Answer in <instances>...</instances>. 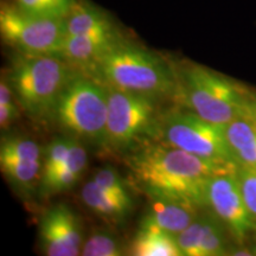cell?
I'll list each match as a JSON object with an SVG mask.
<instances>
[{"label": "cell", "instance_id": "44dd1931", "mask_svg": "<svg viewBox=\"0 0 256 256\" xmlns=\"http://www.w3.org/2000/svg\"><path fill=\"white\" fill-rule=\"evenodd\" d=\"M83 256H122L124 249L122 242L108 230H98L83 243Z\"/></svg>", "mask_w": 256, "mask_h": 256}, {"label": "cell", "instance_id": "8992f818", "mask_svg": "<svg viewBox=\"0 0 256 256\" xmlns=\"http://www.w3.org/2000/svg\"><path fill=\"white\" fill-rule=\"evenodd\" d=\"M154 136L165 145L202 158L235 162L226 126L210 122L192 112L171 110L160 115Z\"/></svg>", "mask_w": 256, "mask_h": 256}, {"label": "cell", "instance_id": "d4e9b609", "mask_svg": "<svg viewBox=\"0 0 256 256\" xmlns=\"http://www.w3.org/2000/svg\"><path fill=\"white\" fill-rule=\"evenodd\" d=\"M14 94L8 81L4 78L0 82V127L8 130L10 124L17 119L19 110L14 102Z\"/></svg>", "mask_w": 256, "mask_h": 256}, {"label": "cell", "instance_id": "d6986e66", "mask_svg": "<svg viewBox=\"0 0 256 256\" xmlns=\"http://www.w3.org/2000/svg\"><path fill=\"white\" fill-rule=\"evenodd\" d=\"M200 226V256H222L228 254V240H226L224 224L214 215H200L197 217Z\"/></svg>", "mask_w": 256, "mask_h": 256}, {"label": "cell", "instance_id": "83f0119b", "mask_svg": "<svg viewBox=\"0 0 256 256\" xmlns=\"http://www.w3.org/2000/svg\"><path fill=\"white\" fill-rule=\"evenodd\" d=\"M252 232H255V234H256V222L254 224V230H252Z\"/></svg>", "mask_w": 256, "mask_h": 256}, {"label": "cell", "instance_id": "ac0fdd59", "mask_svg": "<svg viewBox=\"0 0 256 256\" xmlns=\"http://www.w3.org/2000/svg\"><path fill=\"white\" fill-rule=\"evenodd\" d=\"M136 256H183L177 238L151 226H140L130 247Z\"/></svg>", "mask_w": 256, "mask_h": 256}, {"label": "cell", "instance_id": "3957f363", "mask_svg": "<svg viewBox=\"0 0 256 256\" xmlns=\"http://www.w3.org/2000/svg\"><path fill=\"white\" fill-rule=\"evenodd\" d=\"M177 80L176 95L198 116L223 126L248 118L255 96L238 82L198 64L185 66Z\"/></svg>", "mask_w": 256, "mask_h": 256}, {"label": "cell", "instance_id": "9a60e30c", "mask_svg": "<svg viewBox=\"0 0 256 256\" xmlns=\"http://www.w3.org/2000/svg\"><path fill=\"white\" fill-rule=\"evenodd\" d=\"M64 20H66V34H98L120 32L110 14L86 0H78Z\"/></svg>", "mask_w": 256, "mask_h": 256}, {"label": "cell", "instance_id": "7402d4cb", "mask_svg": "<svg viewBox=\"0 0 256 256\" xmlns=\"http://www.w3.org/2000/svg\"><path fill=\"white\" fill-rule=\"evenodd\" d=\"M72 142V136H58L46 147L40 180L50 177L62 165L63 160L69 153Z\"/></svg>", "mask_w": 256, "mask_h": 256}, {"label": "cell", "instance_id": "4fadbf2b", "mask_svg": "<svg viewBox=\"0 0 256 256\" xmlns=\"http://www.w3.org/2000/svg\"><path fill=\"white\" fill-rule=\"evenodd\" d=\"M198 206L170 198H150L140 226H151L177 236L197 218Z\"/></svg>", "mask_w": 256, "mask_h": 256}, {"label": "cell", "instance_id": "4316f807", "mask_svg": "<svg viewBox=\"0 0 256 256\" xmlns=\"http://www.w3.org/2000/svg\"><path fill=\"white\" fill-rule=\"evenodd\" d=\"M2 2H4V0H2ZM14 0H5V2H14Z\"/></svg>", "mask_w": 256, "mask_h": 256}, {"label": "cell", "instance_id": "484cf974", "mask_svg": "<svg viewBox=\"0 0 256 256\" xmlns=\"http://www.w3.org/2000/svg\"><path fill=\"white\" fill-rule=\"evenodd\" d=\"M248 119H250L252 122L256 124V98H254V100H252V104L250 106V110H249Z\"/></svg>", "mask_w": 256, "mask_h": 256}, {"label": "cell", "instance_id": "603a6c76", "mask_svg": "<svg viewBox=\"0 0 256 256\" xmlns=\"http://www.w3.org/2000/svg\"><path fill=\"white\" fill-rule=\"evenodd\" d=\"M92 180L96 184L100 185L101 188H104V190L116 194V196L122 198V200L133 202V197L130 194V191H128L126 182L119 174V172L114 168H112V166H106V168L98 170L95 172Z\"/></svg>", "mask_w": 256, "mask_h": 256}, {"label": "cell", "instance_id": "30bf717a", "mask_svg": "<svg viewBox=\"0 0 256 256\" xmlns=\"http://www.w3.org/2000/svg\"><path fill=\"white\" fill-rule=\"evenodd\" d=\"M42 168L40 147L25 136H4L0 144V168L14 190L24 197L40 188Z\"/></svg>", "mask_w": 256, "mask_h": 256}, {"label": "cell", "instance_id": "e0dca14e", "mask_svg": "<svg viewBox=\"0 0 256 256\" xmlns=\"http://www.w3.org/2000/svg\"><path fill=\"white\" fill-rule=\"evenodd\" d=\"M226 134L238 165L256 168V124L248 118H238L226 124Z\"/></svg>", "mask_w": 256, "mask_h": 256}, {"label": "cell", "instance_id": "6da1fadb", "mask_svg": "<svg viewBox=\"0 0 256 256\" xmlns=\"http://www.w3.org/2000/svg\"><path fill=\"white\" fill-rule=\"evenodd\" d=\"M130 180L150 198H170L206 206L208 182L215 176L236 174L235 162L208 159L159 144L133 150L124 156Z\"/></svg>", "mask_w": 256, "mask_h": 256}, {"label": "cell", "instance_id": "9c48e42d", "mask_svg": "<svg viewBox=\"0 0 256 256\" xmlns=\"http://www.w3.org/2000/svg\"><path fill=\"white\" fill-rule=\"evenodd\" d=\"M206 206L238 243L244 241L248 234L254 230L255 220L243 200L236 174L215 176L208 182Z\"/></svg>", "mask_w": 256, "mask_h": 256}, {"label": "cell", "instance_id": "52a82bcc", "mask_svg": "<svg viewBox=\"0 0 256 256\" xmlns=\"http://www.w3.org/2000/svg\"><path fill=\"white\" fill-rule=\"evenodd\" d=\"M107 88V145L127 151L144 136H154L160 118L156 98Z\"/></svg>", "mask_w": 256, "mask_h": 256}, {"label": "cell", "instance_id": "7a4b0ae2", "mask_svg": "<svg viewBox=\"0 0 256 256\" xmlns=\"http://www.w3.org/2000/svg\"><path fill=\"white\" fill-rule=\"evenodd\" d=\"M107 87L151 96L176 95L178 80L164 58L124 37L92 72Z\"/></svg>", "mask_w": 256, "mask_h": 256}, {"label": "cell", "instance_id": "2e32d148", "mask_svg": "<svg viewBox=\"0 0 256 256\" xmlns=\"http://www.w3.org/2000/svg\"><path fill=\"white\" fill-rule=\"evenodd\" d=\"M81 197L88 209L110 222H124L132 214L134 208V202L122 200L116 194L104 190L92 179L83 186Z\"/></svg>", "mask_w": 256, "mask_h": 256}, {"label": "cell", "instance_id": "7c38bea8", "mask_svg": "<svg viewBox=\"0 0 256 256\" xmlns=\"http://www.w3.org/2000/svg\"><path fill=\"white\" fill-rule=\"evenodd\" d=\"M124 38L121 32L98 34H66L60 57L74 69L89 75L94 72L100 60L118 42Z\"/></svg>", "mask_w": 256, "mask_h": 256}, {"label": "cell", "instance_id": "5bb4252c", "mask_svg": "<svg viewBox=\"0 0 256 256\" xmlns=\"http://www.w3.org/2000/svg\"><path fill=\"white\" fill-rule=\"evenodd\" d=\"M87 162L88 156L84 147L81 145L80 140L72 138L69 153L63 160L62 165L50 177L40 180L38 194L42 197H46L70 190L81 178L87 168Z\"/></svg>", "mask_w": 256, "mask_h": 256}, {"label": "cell", "instance_id": "ffe728a7", "mask_svg": "<svg viewBox=\"0 0 256 256\" xmlns=\"http://www.w3.org/2000/svg\"><path fill=\"white\" fill-rule=\"evenodd\" d=\"M78 0H14V4L28 14L66 18Z\"/></svg>", "mask_w": 256, "mask_h": 256}, {"label": "cell", "instance_id": "8fae6325", "mask_svg": "<svg viewBox=\"0 0 256 256\" xmlns=\"http://www.w3.org/2000/svg\"><path fill=\"white\" fill-rule=\"evenodd\" d=\"M42 252L48 256H76L83 246L82 223L66 204L60 203L43 214L40 220Z\"/></svg>", "mask_w": 256, "mask_h": 256}, {"label": "cell", "instance_id": "cb8c5ba5", "mask_svg": "<svg viewBox=\"0 0 256 256\" xmlns=\"http://www.w3.org/2000/svg\"><path fill=\"white\" fill-rule=\"evenodd\" d=\"M236 176L246 206L256 222V168L238 166Z\"/></svg>", "mask_w": 256, "mask_h": 256}, {"label": "cell", "instance_id": "ba28073f", "mask_svg": "<svg viewBox=\"0 0 256 256\" xmlns=\"http://www.w3.org/2000/svg\"><path fill=\"white\" fill-rule=\"evenodd\" d=\"M0 34L17 52L60 56L66 37L64 18L28 14L14 2H2Z\"/></svg>", "mask_w": 256, "mask_h": 256}, {"label": "cell", "instance_id": "5b68a950", "mask_svg": "<svg viewBox=\"0 0 256 256\" xmlns=\"http://www.w3.org/2000/svg\"><path fill=\"white\" fill-rule=\"evenodd\" d=\"M76 72L60 56L17 52L8 81L25 113L32 118H46Z\"/></svg>", "mask_w": 256, "mask_h": 256}, {"label": "cell", "instance_id": "277c9868", "mask_svg": "<svg viewBox=\"0 0 256 256\" xmlns=\"http://www.w3.org/2000/svg\"><path fill=\"white\" fill-rule=\"evenodd\" d=\"M108 88L98 78L76 72L64 86L50 116L70 136L107 145Z\"/></svg>", "mask_w": 256, "mask_h": 256}]
</instances>
